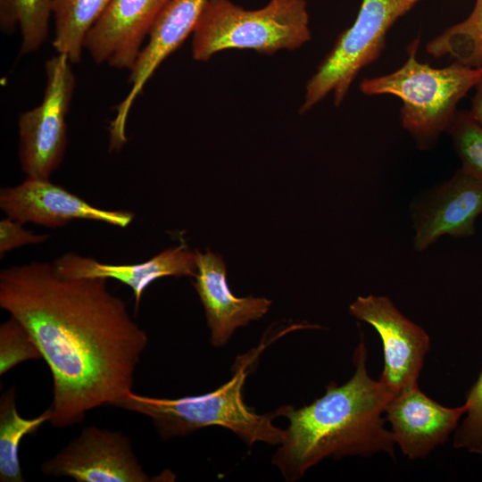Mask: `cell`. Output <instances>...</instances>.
I'll use <instances>...</instances> for the list:
<instances>
[{
  "label": "cell",
  "instance_id": "8fae6325",
  "mask_svg": "<svg viewBox=\"0 0 482 482\" xmlns=\"http://www.w3.org/2000/svg\"><path fill=\"white\" fill-rule=\"evenodd\" d=\"M206 1L171 0L157 19L129 71L130 90L110 123V149L118 151L127 143L126 124L136 98L159 65L193 34Z\"/></svg>",
  "mask_w": 482,
  "mask_h": 482
},
{
  "label": "cell",
  "instance_id": "7c38bea8",
  "mask_svg": "<svg viewBox=\"0 0 482 482\" xmlns=\"http://www.w3.org/2000/svg\"><path fill=\"white\" fill-rule=\"evenodd\" d=\"M171 0H111L89 29L84 48L95 62L133 67L143 43Z\"/></svg>",
  "mask_w": 482,
  "mask_h": 482
},
{
  "label": "cell",
  "instance_id": "e0dca14e",
  "mask_svg": "<svg viewBox=\"0 0 482 482\" xmlns=\"http://www.w3.org/2000/svg\"><path fill=\"white\" fill-rule=\"evenodd\" d=\"M111 0H53L56 54H65L71 63L80 61L85 39Z\"/></svg>",
  "mask_w": 482,
  "mask_h": 482
},
{
  "label": "cell",
  "instance_id": "52a82bcc",
  "mask_svg": "<svg viewBox=\"0 0 482 482\" xmlns=\"http://www.w3.org/2000/svg\"><path fill=\"white\" fill-rule=\"evenodd\" d=\"M71 63L62 54L46 61L43 100L19 117V158L26 177L49 179L62 161L66 117L75 87Z\"/></svg>",
  "mask_w": 482,
  "mask_h": 482
},
{
  "label": "cell",
  "instance_id": "ba28073f",
  "mask_svg": "<svg viewBox=\"0 0 482 482\" xmlns=\"http://www.w3.org/2000/svg\"><path fill=\"white\" fill-rule=\"evenodd\" d=\"M46 476L78 482H148L130 438L120 430L86 426L40 466Z\"/></svg>",
  "mask_w": 482,
  "mask_h": 482
},
{
  "label": "cell",
  "instance_id": "7a4b0ae2",
  "mask_svg": "<svg viewBox=\"0 0 482 482\" xmlns=\"http://www.w3.org/2000/svg\"><path fill=\"white\" fill-rule=\"evenodd\" d=\"M353 361L354 373L346 383H329L324 395L309 405L276 410L288 426L271 462L287 481L301 479L327 458L370 457L378 452L395 457V441L382 417L394 395L369 376L362 336Z\"/></svg>",
  "mask_w": 482,
  "mask_h": 482
},
{
  "label": "cell",
  "instance_id": "5b68a950",
  "mask_svg": "<svg viewBox=\"0 0 482 482\" xmlns=\"http://www.w3.org/2000/svg\"><path fill=\"white\" fill-rule=\"evenodd\" d=\"M311 38L306 0H270L258 9L230 0H207L192 34V56L207 62L228 49L273 54L296 50Z\"/></svg>",
  "mask_w": 482,
  "mask_h": 482
},
{
  "label": "cell",
  "instance_id": "603a6c76",
  "mask_svg": "<svg viewBox=\"0 0 482 482\" xmlns=\"http://www.w3.org/2000/svg\"><path fill=\"white\" fill-rule=\"evenodd\" d=\"M465 403L466 417L455 429L453 446L482 455V370Z\"/></svg>",
  "mask_w": 482,
  "mask_h": 482
},
{
  "label": "cell",
  "instance_id": "44dd1931",
  "mask_svg": "<svg viewBox=\"0 0 482 482\" xmlns=\"http://www.w3.org/2000/svg\"><path fill=\"white\" fill-rule=\"evenodd\" d=\"M446 132L461 162V170L482 182V128L466 110L457 111Z\"/></svg>",
  "mask_w": 482,
  "mask_h": 482
},
{
  "label": "cell",
  "instance_id": "9a60e30c",
  "mask_svg": "<svg viewBox=\"0 0 482 482\" xmlns=\"http://www.w3.org/2000/svg\"><path fill=\"white\" fill-rule=\"evenodd\" d=\"M197 271L193 286L204 309L211 344L225 345L237 328L263 317L271 301L265 297H237L229 288L220 254L195 250Z\"/></svg>",
  "mask_w": 482,
  "mask_h": 482
},
{
  "label": "cell",
  "instance_id": "2e32d148",
  "mask_svg": "<svg viewBox=\"0 0 482 482\" xmlns=\"http://www.w3.org/2000/svg\"><path fill=\"white\" fill-rule=\"evenodd\" d=\"M54 272L66 278H112L129 287L138 309L144 291L163 277H192L197 271L196 253L187 245L168 248L151 259L132 264H110L74 253H67L52 262Z\"/></svg>",
  "mask_w": 482,
  "mask_h": 482
},
{
  "label": "cell",
  "instance_id": "d4e9b609",
  "mask_svg": "<svg viewBox=\"0 0 482 482\" xmlns=\"http://www.w3.org/2000/svg\"><path fill=\"white\" fill-rule=\"evenodd\" d=\"M474 88L475 94L468 112L473 120L482 128V78Z\"/></svg>",
  "mask_w": 482,
  "mask_h": 482
},
{
  "label": "cell",
  "instance_id": "cb8c5ba5",
  "mask_svg": "<svg viewBox=\"0 0 482 482\" xmlns=\"http://www.w3.org/2000/svg\"><path fill=\"white\" fill-rule=\"evenodd\" d=\"M22 223L5 217L0 220V256L27 245L41 244L49 238L46 234H37L22 227Z\"/></svg>",
  "mask_w": 482,
  "mask_h": 482
},
{
  "label": "cell",
  "instance_id": "ac0fdd59",
  "mask_svg": "<svg viewBox=\"0 0 482 482\" xmlns=\"http://www.w3.org/2000/svg\"><path fill=\"white\" fill-rule=\"evenodd\" d=\"M52 410L25 419L20 415L15 403V387L3 393L0 399V481L24 482L19 460L21 439L36 433L46 422H50Z\"/></svg>",
  "mask_w": 482,
  "mask_h": 482
},
{
  "label": "cell",
  "instance_id": "9c48e42d",
  "mask_svg": "<svg viewBox=\"0 0 482 482\" xmlns=\"http://www.w3.org/2000/svg\"><path fill=\"white\" fill-rule=\"evenodd\" d=\"M349 312L370 324L381 337L384 369L379 382L385 389L395 395L417 385L430 346L428 333L406 318L386 296H358L350 304Z\"/></svg>",
  "mask_w": 482,
  "mask_h": 482
},
{
  "label": "cell",
  "instance_id": "d6986e66",
  "mask_svg": "<svg viewBox=\"0 0 482 482\" xmlns=\"http://www.w3.org/2000/svg\"><path fill=\"white\" fill-rule=\"evenodd\" d=\"M428 54L450 56L470 68H482V0H475L470 15L446 29L426 46Z\"/></svg>",
  "mask_w": 482,
  "mask_h": 482
},
{
  "label": "cell",
  "instance_id": "4fadbf2b",
  "mask_svg": "<svg viewBox=\"0 0 482 482\" xmlns=\"http://www.w3.org/2000/svg\"><path fill=\"white\" fill-rule=\"evenodd\" d=\"M480 214L482 182L460 169L415 206V249L423 251L444 235L471 236Z\"/></svg>",
  "mask_w": 482,
  "mask_h": 482
},
{
  "label": "cell",
  "instance_id": "277c9868",
  "mask_svg": "<svg viewBox=\"0 0 482 482\" xmlns=\"http://www.w3.org/2000/svg\"><path fill=\"white\" fill-rule=\"evenodd\" d=\"M420 38L408 46L405 62L395 71L364 79L361 91L367 96L391 95L401 99L403 127L420 149L434 145L447 130L459 102L482 78V68L454 62L435 68L417 59Z\"/></svg>",
  "mask_w": 482,
  "mask_h": 482
},
{
  "label": "cell",
  "instance_id": "8992f818",
  "mask_svg": "<svg viewBox=\"0 0 482 482\" xmlns=\"http://www.w3.org/2000/svg\"><path fill=\"white\" fill-rule=\"evenodd\" d=\"M421 1L362 0L353 23L307 81L299 112H309L329 94L335 105H341L360 71L381 55L392 26Z\"/></svg>",
  "mask_w": 482,
  "mask_h": 482
},
{
  "label": "cell",
  "instance_id": "30bf717a",
  "mask_svg": "<svg viewBox=\"0 0 482 482\" xmlns=\"http://www.w3.org/2000/svg\"><path fill=\"white\" fill-rule=\"evenodd\" d=\"M0 208L5 215L22 224L34 223L56 229L74 220L101 221L126 228L134 220L129 211L96 207L49 179L29 178L0 191Z\"/></svg>",
  "mask_w": 482,
  "mask_h": 482
},
{
  "label": "cell",
  "instance_id": "7402d4cb",
  "mask_svg": "<svg viewBox=\"0 0 482 482\" xmlns=\"http://www.w3.org/2000/svg\"><path fill=\"white\" fill-rule=\"evenodd\" d=\"M42 359L41 353L28 329L10 316L0 326V375L22 362Z\"/></svg>",
  "mask_w": 482,
  "mask_h": 482
},
{
  "label": "cell",
  "instance_id": "3957f363",
  "mask_svg": "<svg viewBox=\"0 0 482 482\" xmlns=\"http://www.w3.org/2000/svg\"><path fill=\"white\" fill-rule=\"evenodd\" d=\"M264 347L262 343L237 356L231 378L214 391L179 398H158L131 391L116 407L148 417L164 441L187 436L209 426H220L234 432L249 446L256 442L279 445L284 429L272 423L278 417L277 411L258 414L243 399L249 369Z\"/></svg>",
  "mask_w": 482,
  "mask_h": 482
},
{
  "label": "cell",
  "instance_id": "5bb4252c",
  "mask_svg": "<svg viewBox=\"0 0 482 482\" xmlns=\"http://www.w3.org/2000/svg\"><path fill=\"white\" fill-rule=\"evenodd\" d=\"M467 403L446 407L427 396L418 386H408L394 395L385 413L395 444L409 459L424 458L444 444L456 429Z\"/></svg>",
  "mask_w": 482,
  "mask_h": 482
},
{
  "label": "cell",
  "instance_id": "6da1fadb",
  "mask_svg": "<svg viewBox=\"0 0 482 482\" xmlns=\"http://www.w3.org/2000/svg\"><path fill=\"white\" fill-rule=\"evenodd\" d=\"M107 280L62 278L37 261L0 271V307L28 329L52 374L54 428L133 391L149 338Z\"/></svg>",
  "mask_w": 482,
  "mask_h": 482
},
{
  "label": "cell",
  "instance_id": "ffe728a7",
  "mask_svg": "<svg viewBox=\"0 0 482 482\" xmlns=\"http://www.w3.org/2000/svg\"><path fill=\"white\" fill-rule=\"evenodd\" d=\"M53 0H0V28L21 36V54L37 51L49 34Z\"/></svg>",
  "mask_w": 482,
  "mask_h": 482
}]
</instances>
